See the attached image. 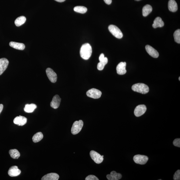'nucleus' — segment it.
<instances>
[{
  "mask_svg": "<svg viewBox=\"0 0 180 180\" xmlns=\"http://www.w3.org/2000/svg\"><path fill=\"white\" fill-rule=\"evenodd\" d=\"M92 53V47L90 44L86 43L83 44L80 50V53L81 58L87 60L91 57Z\"/></svg>",
  "mask_w": 180,
  "mask_h": 180,
  "instance_id": "f257e3e1",
  "label": "nucleus"
},
{
  "mask_svg": "<svg viewBox=\"0 0 180 180\" xmlns=\"http://www.w3.org/2000/svg\"><path fill=\"white\" fill-rule=\"evenodd\" d=\"M132 89L133 91L143 94L147 93L149 91L148 86L143 83H138L132 86Z\"/></svg>",
  "mask_w": 180,
  "mask_h": 180,
  "instance_id": "f03ea898",
  "label": "nucleus"
},
{
  "mask_svg": "<svg viewBox=\"0 0 180 180\" xmlns=\"http://www.w3.org/2000/svg\"><path fill=\"white\" fill-rule=\"evenodd\" d=\"M83 125V121L80 120L74 122L71 127V133L73 135H77L81 131Z\"/></svg>",
  "mask_w": 180,
  "mask_h": 180,
  "instance_id": "7ed1b4c3",
  "label": "nucleus"
},
{
  "mask_svg": "<svg viewBox=\"0 0 180 180\" xmlns=\"http://www.w3.org/2000/svg\"><path fill=\"white\" fill-rule=\"evenodd\" d=\"M109 29L112 35L115 37L119 39H121L123 37V33L121 30L117 26L113 25H110L109 27Z\"/></svg>",
  "mask_w": 180,
  "mask_h": 180,
  "instance_id": "20e7f679",
  "label": "nucleus"
},
{
  "mask_svg": "<svg viewBox=\"0 0 180 180\" xmlns=\"http://www.w3.org/2000/svg\"><path fill=\"white\" fill-rule=\"evenodd\" d=\"M90 155L92 159L96 163H101L103 161L104 156L101 155L95 151H90Z\"/></svg>",
  "mask_w": 180,
  "mask_h": 180,
  "instance_id": "39448f33",
  "label": "nucleus"
},
{
  "mask_svg": "<svg viewBox=\"0 0 180 180\" xmlns=\"http://www.w3.org/2000/svg\"><path fill=\"white\" fill-rule=\"evenodd\" d=\"M133 159L135 163L144 165L147 163L149 158L145 155H137L134 156Z\"/></svg>",
  "mask_w": 180,
  "mask_h": 180,
  "instance_id": "423d86ee",
  "label": "nucleus"
},
{
  "mask_svg": "<svg viewBox=\"0 0 180 180\" xmlns=\"http://www.w3.org/2000/svg\"><path fill=\"white\" fill-rule=\"evenodd\" d=\"M101 92L99 90L94 88L89 89L87 93V95L88 97L94 99H99L101 97Z\"/></svg>",
  "mask_w": 180,
  "mask_h": 180,
  "instance_id": "0eeeda50",
  "label": "nucleus"
},
{
  "mask_svg": "<svg viewBox=\"0 0 180 180\" xmlns=\"http://www.w3.org/2000/svg\"><path fill=\"white\" fill-rule=\"evenodd\" d=\"M46 72L50 81L52 83H55L57 80V75L55 72L50 68L46 69Z\"/></svg>",
  "mask_w": 180,
  "mask_h": 180,
  "instance_id": "6e6552de",
  "label": "nucleus"
},
{
  "mask_svg": "<svg viewBox=\"0 0 180 180\" xmlns=\"http://www.w3.org/2000/svg\"><path fill=\"white\" fill-rule=\"evenodd\" d=\"M147 107L145 105H138L135 108L134 111V114L137 117H139L143 115L147 111Z\"/></svg>",
  "mask_w": 180,
  "mask_h": 180,
  "instance_id": "1a4fd4ad",
  "label": "nucleus"
},
{
  "mask_svg": "<svg viewBox=\"0 0 180 180\" xmlns=\"http://www.w3.org/2000/svg\"><path fill=\"white\" fill-rule=\"evenodd\" d=\"M21 170L18 169L17 166H12L9 168L8 173L10 177H15L21 174Z\"/></svg>",
  "mask_w": 180,
  "mask_h": 180,
  "instance_id": "9d476101",
  "label": "nucleus"
},
{
  "mask_svg": "<svg viewBox=\"0 0 180 180\" xmlns=\"http://www.w3.org/2000/svg\"><path fill=\"white\" fill-rule=\"evenodd\" d=\"M9 64V61L6 58L0 59V75H2L7 69Z\"/></svg>",
  "mask_w": 180,
  "mask_h": 180,
  "instance_id": "9b49d317",
  "label": "nucleus"
},
{
  "mask_svg": "<svg viewBox=\"0 0 180 180\" xmlns=\"http://www.w3.org/2000/svg\"><path fill=\"white\" fill-rule=\"evenodd\" d=\"M27 119L23 116H19L16 117L13 120V123L19 126H23L27 123Z\"/></svg>",
  "mask_w": 180,
  "mask_h": 180,
  "instance_id": "f8f14e48",
  "label": "nucleus"
},
{
  "mask_svg": "<svg viewBox=\"0 0 180 180\" xmlns=\"http://www.w3.org/2000/svg\"><path fill=\"white\" fill-rule=\"evenodd\" d=\"M145 49L147 53L152 57L154 58H157L159 57V54L157 50L151 46L147 45L146 46Z\"/></svg>",
  "mask_w": 180,
  "mask_h": 180,
  "instance_id": "ddd939ff",
  "label": "nucleus"
},
{
  "mask_svg": "<svg viewBox=\"0 0 180 180\" xmlns=\"http://www.w3.org/2000/svg\"><path fill=\"white\" fill-rule=\"evenodd\" d=\"M126 63L121 62L118 64L117 67V73L119 75H125L127 73L126 70Z\"/></svg>",
  "mask_w": 180,
  "mask_h": 180,
  "instance_id": "4468645a",
  "label": "nucleus"
},
{
  "mask_svg": "<svg viewBox=\"0 0 180 180\" xmlns=\"http://www.w3.org/2000/svg\"><path fill=\"white\" fill-rule=\"evenodd\" d=\"M61 101V98L59 95H56L54 96L51 103V107L54 109H57L59 107Z\"/></svg>",
  "mask_w": 180,
  "mask_h": 180,
  "instance_id": "2eb2a0df",
  "label": "nucleus"
},
{
  "mask_svg": "<svg viewBox=\"0 0 180 180\" xmlns=\"http://www.w3.org/2000/svg\"><path fill=\"white\" fill-rule=\"evenodd\" d=\"M59 179V176L57 173H51L44 175L41 178L42 180H58Z\"/></svg>",
  "mask_w": 180,
  "mask_h": 180,
  "instance_id": "dca6fc26",
  "label": "nucleus"
},
{
  "mask_svg": "<svg viewBox=\"0 0 180 180\" xmlns=\"http://www.w3.org/2000/svg\"><path fill=\"white\" fill-rule=\"evenodd\" d=\"M107 177L109 180H118L121 179L122 175L121 174L113 171L111 172L110 175H107Z\"/></svg>",
  "mask_w": 180,
  "mask_h": 180,
  "instance_id": "f3484780",
  "label": "nucleus"
},
{
  "mask_svg": "<svg viewBox=\"0 0 180 180\" xmlns=\"http://www.w3.org/2000/svg\"><path fill=\"white\" fill-rule=\"evenodd\" d=\"M9 45L11 47L18 50H23L25 48V45L23 43L11 41L9 43Z\"/></svg>",
  "mask_w": 180,
  "mask_h": 180,
  "instance_id": "a211bd4d",
  "label": "nucleus"
},
{
  "mask_svg": "<svg viewBox=\"0 0 180 180\" xmlns=\"http://www.w3.org/2000/svg\"><path fill=\"white\" fill-rule=\"evenodd\" d=\"M168 8L171 12H175L177 11L178 6L175 0H169L168 3Z\"/></svg>",
  "mask_w": 180,
  "mask_h": 180,
  "instance_id": "6ab92c4d",
  "label": "nucleus"
},
{
  "mask_svg": "<svg viewBox=\"0 0 180 180\" xmlns=\"http://www.w3.org/2000/svg\"><path fill=\"white\" fill-rule=\"evenodd\" d=\"M153 27L154 28L157 27H163L164 25V22L162 21L161 18L159 17H156L154 20L153 23Z\"/></svg>",
  "mask_w": 180,
  "mask_h": 180,
  "instance_id": "aec40b11",
  "label": "nucleus"
},
{
  "mask_svg": "<svg viewBox=\"0 0 180 180\" xmlns=\"http://www.w3.org/2000/svg\"><path fill=\"white\" fill-rule=\"evenodd\" d=\"M37 108V105L35 104H27L24 108V111L27 113H32Z\"/></svg>",
  "mask_w": 180,
  "mask_h": 180,
  "instance_id": "412c9836",
  "label": "nucleus"
},
{
  "mask_svg": "<svg viewBox=\"0 0 180 180\" xmlns=\"http://www.w3.org/2000/svg\"><path fill=\"white\" fill-rule=\"evenodd\" d=\"M153 10V8L151 5H146L143 8V15L144 17H147L151 13Z\"/></svg>",
  "mask_w": 180,
  "mask_h": 180,
  "instance_id": "4be33fe9",
  "label": "nucleus"
},
{
  "mask_svg": "<svg viewBox=\"0 0 180 180\" xmlns=\"http://www.w3.org/2000/svg\"><path fill=\"white\" fill-rule=\"evenodd\" d=\"M26 21V17L24 16H22L17 17L15 20V23L17 27H19L25 23Z\"/></svg>",
  "mask_w": 180,
  "mask_h": 180,
  "instance_id": "5701e85b",
  "label": "nucleus"
},
{
  "mask_svg": "<svg viewBox=\"0 0 180 180\" xmlns=\"http://www.w3.org/2000/svg\"><path fill=\"white\" fill-rule=\"evenodd\" d=\"M9 153L11 157L13 159H17L20 157L19 152L17 149H11Z\"/></svg>",
  "mask_w": 180,
  "mask_h": 180,
  "instance_id": "b1692460",
  "label": "nucleus"
},
{
  "mask_svg": "<svg viewBox=\"0 0 180 180\" xmlns=\"http://www.w3.org/2000/svg\"><path fill=\"white\" fill-rule=\"evenodd\" d=\"M43 137V134L41 132H38L33 135L32 139L34 143H37L41 141Z\"/></svg>",
  "mask_w": 180,
  "mask_h": 180,
  "instance_id": "393cba45",
  "label": "nucleus"
},
{
  "mask_svg": "<svg viewBox=\"0 0 180 180\" xmlns=\"http://www.w3.org/2000/svg\"><path fill=\"white\" fill-rule=\"evenodd\" d=\"M108 63V59L107 57H105L104 59L100 61L97 65V69L99 71H102L105 67L106 65H107Z\"/></svg>",
  "mask_w": 180,
  "mask_h": 180,
  "instance_id": "a878e982",
  "label": "nucleus"
},
{
  "mask_svg": "<svg viewBox=\"0 0 180 180\" xmlns=\"http://www.w3.org/2000/svg\"><path fill=\"white\" fill-rule=\"evenodd\" d=\"M87 8L83 6H77L74 8V11L77 13H85L87 11Z\"/></svg>",
  "mask_w": 180,
  "mask_h": 180,
  "instance_id": "bb28decb",
  "label": "nucleus"
},
{
  "mask_svg": "<svg viewBox=\"0 0 180 180\" xmlns=\"http://www.w3.org/2000/svg\"><path fill=\"white\" fill-rule=\"evenodd\" d=\"M175 41L176 43H180V30L177 29L175 32L173 34Z\"/></svg>",
  "mask_w": 180,
  "mask_h": 180,
  "instance_id": "cd10ccee",
  "label": "nucleus"
},
{
  "mask_svg": "<svg viewBox=\"0 0 180 180\" xmlns=\"http://www.w3.org/2000/svg\"><path fill=\"white\" fill-rule=\"evenodd\" d=\"M173 179L174 180H179L180 179V171L178 170L176 171L173 175Z\"/></svg>",
  "mask_w": 180,
  "mask_h": 180,
  "instance_id": "c85d7f7f",
  "label": "nucleus"
},
{
  "mask_svg": "<svg viewBox=\"0 0 180 180\" xmlns=\"http://www.w3.org/2000/svg\"><path fill=\"white\" fill-rule=\"evenodd\" d=\"M85 180H99V179L95 176L90 175L86 177Z\"/></svg>",
  "mask_w": 180,
  "mask_h": 180,
  "instance_id": "c756f323",
  "label": "nucleus"
},
{
  "mask_svg": "<svg viewBox=\"0 0 180 180\" xmlns=\"http://www.w3.org/2000/svg\"><path fill=\"white\" fill-rule=\"evenodd\" d=\"M173 144L175 147H180V139H177L174 140L173 141Z\"/></svg>",
  "mask_w": 180,
  "mask_h": 180,
  "instance_id": "7c9ffc66",
  "label": "nucleus"
},
{
  "mask_svg": "<svg viewBox=\"0 0 180 180\" xmlns=\"http://www.w3.org/2000/svg\"><path fill=\"white\" fill-rule=\"evenodd\" d=\"M105 57V55H104V54L103 53H101V55H100L99 57V61H101L102 60H103Z\"/></svg>",
  "mask_w": 180,
  "mask_h": 180,
  "instance_id": "2f4dec72",
  "label": "nucleus"
},
{
  "mask_svg": "<svg viewBox=\"0 0 180 180\" xmlns=\"http://www.w3.org/2000/svg\"><path fill=\"white\" fill-rule=\"evenodd\" d=\"M106 4L110 5L112 3V0H104Z\"/></svg>",
  "mask_w": 180,
  "mask_h": 180,
  "instance_id": "473e14b6",
  "label": "nucleus"
},
{
  "mask_svg": "<svg viewBox=\"0 0 180 180\" xmlns=\"http://www.w3.org/2000/svg\"><path fill=\"white\" fill-rule=\"evenodd\" d=\"M3 106L2 104H0V114L1 113L3 109Z\"/></svg>",
  "mask_w": 180,
  "mask_h": 180,
  "instance_id": "72a5a7b5",
  "label": "nucleus"
},
{
  "mask_svg": "<svg viewBox=\"0 0 180 180\" xmlns=\"http://www.w3.org/2000/svg\"><path fill=\"white\" fill-rule=\"evenodd\" d=\"M56 1L60 2V3H62V2H63L65 1V0H55Z\"/></svg>",
  "mask_w": 180,
  "mask_h": 180,
  "instance_id": "f704fd0d",
  "label": "nucleus"
},
{
  "mask_svg": "<svg viewBox=\"0 0 180 180\" xmlns=\"http://www.w3.org/2000/svg\"><path fill=\"white\" fill-rule=\"evenodd\" d=\"M135 1H141V0H135Z\"/></svg>",
  "mask_w": 180,
  "mask_h": 180,
  "instance_id": "c9c22d12",
  "label": "nucleus"
},
{
  "mask_svg": "<svg viewBox=\"0 0 180 180\" xmlns=\"http://www.w3.org/2000/svg\"><path fill=\"white\" fill-rule=\"evenodd\" d=\"M179 81H180V77H179Z\"/></svg>",
  "mask_w": 180,
  "mask_h": 180,
  "instance_id": "e433bc0d",
  "label": "nucleus"
}]
</instances>
